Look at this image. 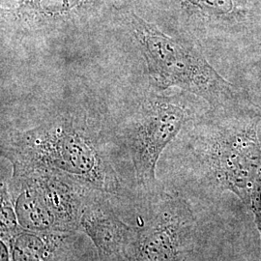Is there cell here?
Listing matches in <instances>:
<instances>
[{"mask_svg": "<svg viewBox=\"0 0 261 261\" xmlns=\"http://www.w3.org/2000/svg\"><path fill=\"white\" fill-rule=\"evenodd\" d=\"M1 156L13 168L59 171L126 202L140 195L123 177L107 138L73 112L50 116L32 129L2 130Z\"/></svg>", "mask_w": 261, "mask_h": 261, "instance_id": "6da1fadb", "label": "cell"}, {"mask_svg": "<svg viewBox=\"0 0 261 261\" xmlns=\"http://www.w3.org/2000/svg\"><path fill=\"white\" fill-rule=\"evenodd\" d=\"M261 112L246 97L207 108L187 132L190 155L206 182L246 200L261 173Z\"/></svg>", "mask_w": 261, "mask_h": 261, "instance_id": "7a4b0ae2", "label": "cell"}, {"mask_svg": "<svg viewBox=\"0 0 261 261\" xmlns=\"http://www.w3.org/2000/svg\"><path fill=\"white\" fill-rule=\"evenodd\" d=\"M113 18L138 43L153 91L179 88L199 98L210 109L227 107L247 97L215 69L194 40L169 35L128 4L116 10Z\"/></svg>", "mask_w": 261, "mask_h": 261, "instance_id": "3957f363", "label": "cell"}, {"mask_svg": "<svg viewBox=\"0 0 261 261\" xmlns=\"http://www.w3.org/2000/svg\"><path fill=\"white\" fill-rule=\"evenodd\" d=\"M141 17L195 42L261 43V0H126Z\"/></svg>", "mask_w": 261, "mask_h": 261, "instance_id": "277c9868", "label": "cell"}, {"mask_svg": "<svg viewBox=\"0 0 261 261\" xmlns=\"http://www.w3.org/2000/svg\"><path fill=\"white\" fill-rule=\"evenodd\" d=\"M6 182L21 228L36 232H79L84 203L94 189L45 168H13Z\"/></svg>", "mask_w": 261, "mask_h": 261, "instance_id": "5b68a950", "label": "cell"}, {"mask_svg": "<svg viewBox=\"0 0 261 261\" xmlns=\"http://www.w3.org/2000/svg\"><path fill=\"white\" fill-rule=\"evenodd\" d=\"M196 116L188 101L175 95L152 91L123 129L120 144L135 172L136 186L142 194L161 190L156 179L159 159Z\"/></svg>", "mask_w": 261, "mask_h": 261, "instance_id": "8992f818", "label": "cell"}, {"mask_svg": "<svg viewBox=\"0 0 261 261\" xmlns=\"http://www.w3.org/2000/svg\"><path fill=\"white\" fill-rule=\"evenodd\" d=\"M126 4V0H1V28L19 38L75 34L107 27Z\"/></svg>", "mask_w": 261, "mask_h": 261, "instance_id": "52a82bcc", "label": "cell"}, {"mask_svg": "<svg viewBox=\"0 0 261 261\" xmlns=\"http://www.w3.org/2000/svg\"><path fill=\"white\" fill-rule=\"evenodd\" d=\"M139 242L130 261H185L194 219L186 202L162 190L136 202Z\"/></svg>", "mask_w": 261, "mask_h": 261, "instance_id": "ba28073f", "label": "cell"}, {"mask_svg": "<svg viewBox=\"0 0 261 261\" xmlns=\"http://www.w3.org/2000/svg\"><path fill=\"white\" fill-rule=\"evenodd\" d=\"M127 202L92 190L86 198L79 232L94 245L99 261H130L139 242V228L127 224L117 209Z\"/></svg>", "mask_w": 261, "mask_h": 261, "instance_id": "9c48e42d", "label": "cell"}, {"mask_svg": "<svg viewBox=\"0 0 261 261\" xmlns=\"http://www.w3.org/2000/svg\"><path fill=\"white\" fill-rule=\"evenodd\" d=\"M76 233L36 232L23 228L0 236V261H75Z\"/></svg>", "mask_w": 261, "mask_h": 261, "instance_id": "30bf717a", "label": "cell"}, {"mask_svg": "<svg viewBox=\"0 0 261 261\" xmlns=\"http://www.w3.org/2000/svg\"><path fill=\"white\" fill-rule=\"evenodd\" d=\"M239 79V87L261 112V57L249 63Z\"/></svg>", "mask_w": 261, "mask_h": 261, "instance_id": "8fae6325", "label": "cell"}, {"mask_svg": "<svg viewBox=\"0 0 261 261\" xmlns=\"http://www.w3.org/2000/svg\"><path fill=\"white\" fill-rule=\"evenodd\" d=\"M1 216H0V236H13L20 225L16 213L12 197L10 195L6 180H1Z\"/></svg>", "mask_w": 261, "mask_h": 261, "instance_id": "7c38bea8", "label": "cell"}, {"mask_svg": "<svg viewBox=\"0 0 261 261\" xmlns=\"http://www.w3.org/2000/svg\"><path fill=\"white\" fill-rule=\"evenodd\" d=\"M250 50H253L254 58H260L261 57V43L257 44L256 46L252 47Z\"/></svg>", "mask_w": 261, "mask_h": 261, "instance_id": "4fadbf2b", "label": "cell"}]
</instances>
